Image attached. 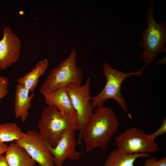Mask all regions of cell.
<instances>
[{
    "label": "cell",
    "mask_w": 166,
    "mask_h": 166,
    "mask_svg": "<svg viewBox=\"0 0 166 166\" xmlns=\"http://www.w3.org/2000/svg\"><path fill=\"white\" fill-rule=\"evenodd\" d=\"M119 125L117 117L111 108L104 106L96 108L82 136L86 151L105 148Z\"/></svg>",
    "instance_id": "obj_1"
},
{
    "label": "cell",
    "mask_w": 166,
    "mask_h": 166,
    "mask_svg": "<svg viewBox=\"0 0 166 166\" xmlns=\"http://www.w3.org/2000/svg\"><path fill=\"white\" fill-rule=\"evenodd\" d=\"M41 116L38 124L39 133L53 148L67 131L79 130L77 117L65 116L54 106L45 107Z\"/></svg>",
    "instance_id": "obj_2"
},
{
    "label": "cell",
    "mask_w": 166,
    "mask_h": 166,
    "mask_svg": "<svg viewBox=\"0 0 166 166\" xmlns=\"http://www.w3.org/2000/svg\"><path fill=\"white\" fill-rule=\"evenodd\" d=\"M154 9L152 0L146 11L147 26L143 29L142 40L139 44L143 49L140 58L148 64L154 61L158 53H166V24L156 22L153 15Z\"/></svg>",
    "instance_id": "obj_3"
},
{
    "label": "cell",
    "mask_w": 166,
    "mask_h": 166,
    "mask_svg": "<svg viewBox=\"0 0 166 166\" xmlns=\"http://www.w3.org/2000/svg\"><path fill=\"white\" fill-rule=\"evenodd\" d=\"M148 64L145 65L140 70L135 72L125 73L117 70L110 66L107 63L103 65V73L106 78V84L103 89L96 96L92 97L91 104L94 109L103 106L104 102L109 99L116 100L118 105L127 114L130 119L132 116L128 112L125 104V97L122 95L121 91V84L127 77L133 75L141 76Z\"/></svg>",
    "instance_id": "obj_4"
},
{
    "label": "cell",
    "mask_w": 166,
    "mask_h": 166,
    "mask_svg": "<svg viewBox=\"0 0 166 166\" xmlns=\"http://www.w3.org/2000/svg\"><path fill=\"white\" fill-rule=\"evenodd\" d=\"M76 59V50L74 48L67 58L50 70L40 87V93L43 95L72 83L82 84V72L77 66Z\"/></svg>",
    "instance_id": "obj_5"
},
{
    "label": "cell",
    "mask_w": 166,
    "mask_h": 166,
    "mask_svg": "<svg viewBox=\"0 0 166 166\" xmlns=\"http://www.w3.org/2000/svg\"><path fill=\"white\" fill-rule=\"evenodd\" d=\"M91 79L88 78L83 85L76 83L70 84L65 87L73 106L77 114L79 126V132L77 143L81 145L83 133L92 117L94 108L90 101Z\"/></svg>",
    "instance_id": "obj_6"
},
{
    "label": "cell",
    "mask_w": 166,
    "mask_h": 166,
    "mask_svg": "<svg viewBox=\"0 0 166 166\" xmlns=\"http://www.w3.org/2000/svg\"><path fill=\"white\" fill-rule=\"evenodd\" d=\"M14 142L23 148L38 166H55L50 145L35 130H28L21 139Z\"/></svg>",
    "instance_id": "obj_7"
},
{
    "label": "cell",
    "mask_w": 166,
    "mask_h": 166,
    "mask_svg": "<svg viewBox=\"0 0 166 166\" xmlns=\"http://www.w3.org/2000/svg\"><path fill=\"white\" fill-rule=\"evenodd\" d=\"M117 149L128 154L152 153L159 150L158 144L149 140L142 131L133 127L115 138Z\"/></svg>",
    "instance_id": "obj_8"
},
{
    "label": "cell",
    "mask_w": 166,
    "mask_h": 166,
    "mask_svg": "<svg viewBox=\"0 0 166 166\" xmlns=\"http://www.w3.org/2000/svg\"><path fill=\"white\" fill-rule=\"evenodd\" d=\"M0 40V69H5L16 62L20 56L21 42L10 27L3 24Z\"/></svg>",
    "instance_id": "obj_9"
},
{
    "label": "cell",
    "mask_w": 166,
    "mask_h": 166,
    "mask_svg": "<svg viewBox=\"0 0 166 166\" xmlns=\"http://www.w3.org/2000/svg\"><path fill=\"white\" fill-rule=\"evenodd\" d=\"M75 133V131L73 130L67 131L62 135L55 147L50 146L54 163L57 166H63L66 159L75 161L79 159L80 153L75 149L77 141Z\"/></svg>",
    "instance_id": "obj_10"
},
{
    "label": "cell",
    "mask_w": 166,
    "mask_h": 166,
    "mask_svg": "<svg viewBox=\"0 0 166 166\" xmlns=\"http://www.w3.org/2000/svg\"><path fill=\"white\" fill-rule=\"evenodd\" d=\"M43 95L48 105L55 107L65 116L77 117L76 112L73 106L65 87L45 93Z\"/></svg>",
    "instance_id": "obj_11"
},
{
    "label": "cell",
    "mask_w": 166,
    "mask_h": 166,
    "mask_svg": "<svg viewBox=\"0 0 166 166\" xmlns=\"http://www.w3.org/2000/svg\"><path fill=\"white\" fill-rule=\"evenodd\" d=\"M29 93L23 86L17 84L14 110L16 118H20L23 122L26 120L28 116V110L31 106V101L34 96L33 92L30 96Z\"/></svg>",
    "instance_id": "obj_12"
},
{
    "label": "cell",
    "mask_w": 166,
    "mask_h": 166,
    "mask_svg": "<svg viewBox=\"0 0 166 166\" xmlns=\"http://www.w3.org/2000/svg\"><path fill=\"white\" fill-rule=\"evenodd\" d=\"M5 153L9 166H36L35 162L26 150L14 142L8 146Z\"/></svg>",
    "instance_id": "obj_13"
},
{
    "label": "cell",
    "mask_w": 166,
    "mask_h": 166,
    "mask_svg": "<svg viewBox=\"0 0 166 166\" xmlns=\"http://www.w3.org/2000/svg\"><path fill=\"white\" fill-rule=\"evenodd\" d=\"M49 63L46 58L38 61L31 71L18 79V84L27 89L30 93H33L37 87L39 78L46 71Z\"/></svg>",
    "instance_id": "obj_14"
},
{
    "label": "cell",
    "mask_w": 166,
    "mask_h": 166,
    "mask_svg": "<svg viewBox=\"0 0 166 166\" xmlns=\"http://www.w3.org/2000/svg\"><path fill=\"white\" fill-rule=\"evenodd\" d=\"M148 153L128 154L117 148L111 152L103 166H134V162L137 158L148 157Z\"/></svg>",
    "instance_id": "obj_15"
},
{
    "label": "cell",
    "mask_w": 166,
    "mask_h": 166,
    "mask_svg": "<svg viewBox=\"0 0 166 166\" xmlns=\"http://www.w3.org/2000/svg\"><path fill=\"white\" fill-rule=\"evenodd\" d=\"M24 133L15 123H6L0 124V141L2 142L18 140L22 137Z\"/></svg>",
    "instance_id": "obj_16"
},
{
    "label": "cell",
    "mask_w": 166,
    "mask_h": 166,
    "mask_svg": "<svg viewBox=\"0 0 166 166\" xmlns=\"http://www.w3.org/2000/svg\"><path fill=\"white\" fill-rule=\"evenodd\" d=\"M9 85V80L7 77L0 76V101L7 95Z\"/></svg>",
    "instance_id": "obj_17"
},
{
    "label": "cell",
    "mask_w": 166,
    "mask_h": 166,
    "mask_svg": "<svg viewBox=\"0 0 166 166\" xmlns=\"http://www.w3.org/2000/svg\"><path fill=\"white\" fill-rule=\"evenodd\" d=\"M144 166H166V157L157 160L155 157H152L145 161Z\"/></svg>",
    "instance_id": "obj_18"
},
{
    "label": "cell",
    "mask_w": 166,
    "mask_h": 166,
    "mask_svg": "<svg viewBox=\"0 0 166 166\" xmlns=\"http://www.w3.org/2000/svg\"><path fill=\"white\" fill-rule=\"evenodd\" d=\"M166 132V118H164L162 121L160 127L153 133L147 135L148 139L152 141H154L155 138L157 136Z\"/></svg>",
    "instance_id": "obj_19"
},
{
    "label": "cell",
    "mask_w": 166,
    "mask_h": 166,
    "mask_svg": "<svg viewBox=\"0 0 166 166\" xmlns=\"http://www.w3.org/2000/svg\"><path fill=\"white\" fill-rule=\"evenodd\" d=\"M0 166H9L3 154L0 155Z\"/></svg>",
    "instance_id": "obj_20"
},
{
    "label": "cell",
    "mask_w": 166,
    "mask_h": 166,
    "mask_svg": "<svg viewBox=\"0 0 166 166\" xmlns=\"http://www.w3.org/2000/svg\"><path fill=\"white\" fill-rule=\"evenodd\" d=\"M7 147L8 146L7 144L0 141V155L5 153Z\"/></svg>",
    "instance_id": "obj_21"
},
{
    "label": "cell",
    "mask_w": 166,
    "mask_h": 166,
    "mask_svg": "<svg viewBox=\"0 0 166 166\" xmlns=\"http://www.w3.org/2000/svg\"><path fill=\"white\" fill-rule=\"evenodd\" d=\"M156 65L166 63V55L161 60L157 61L156 62Z\"/></svg>",
    "instance_id": "obj_22"
}]
</instances>
